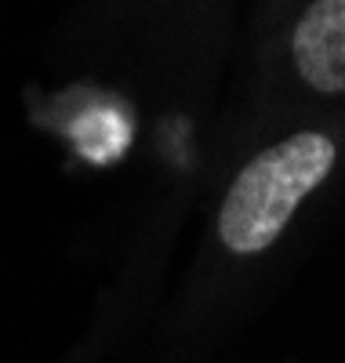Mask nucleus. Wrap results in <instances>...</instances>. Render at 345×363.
<instances>
[{
  "instance_id": "1",
  "label": "nucleus",
  "mask_w": 345,
  "mask_h": 363,
  "mask_svg": "<svg viewBox=\"0 0 345 363\" xmlns=\"http://www.w3.org/2000/svg\"><path fill=\"white\" fill-rule=\"evenodd\" d=\"M334 167V142L302 131L276 142L251 160L226 193L218 236L233 255H258L288 229L298 203Z\"/></svg>"
},
{
  "instance_id": "2",
  "label": "nucleus",
  "mask_w": 345,
  "mask_h": 363,
  "mask_svg": "<svg viewBox=\"0 0 345 363\" xmlns=\"http://www.w3.org/2000/svg\"><path fill=\"white\" fill-rule=\"evenodd\" d=\"M291 55L302 80L320 95L345 91V0H312L295 26Z\"/></svg>"
}]
</instances>
